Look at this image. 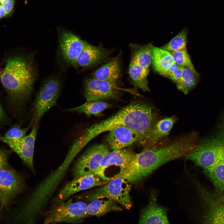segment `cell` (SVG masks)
<instances>
[{
  "instance_id": "obj_26",
  "label": "cell",
  "mask_w": 224,
  "mask_h": 224,
  "mask_svg": "<svg viewBox=\"0 0 224 224\" xmlns=\"http://www.w3.org/2000/svg\"><path fill=\"white\" fill-rule=\"evenodd\" d=\"M199 78V74L195 73L186 67H184L182 76L176 83L177 88L186 95L196 85Z\"/></svg>"
},
{
  "instance_id": "obj_18",
  "label": "cell",
  "mask_w": 224,
  "mask_h": 224,
  "mask_svg": "<svg viewBox=\"0 0 224 224\" xmlns=\"http://www.w3.org/2000/svg\"><path fill=\"white\" fill-rule=\"evenodd\" d=\"M175 122L174 117H167L156 121L141 144L144 150L156 147L158 142L167 136Z\"/></svg>"
},
{
  "instance_id": "obj_39",
  "label": "cell",
  "mask_w": 224,
  "mask_h": 224,
  "mask_svg": "<svg viewBox=\"0 0 224 224\" xmlns=\"http://www.w3.org/2000/svg\"><path fill=\"white\" fill-rule=\"evenodd\" d=\"M1 0H0V3L1 2Z\"/></svg>"
},
{
  "instance_id": "obj_10",
  "label": "cell",
  "mask_w": 224,
  "mask_h": 224,
  "mask_svg": "<svg viewBox=\"0 0 224 224\" xmlns=\"http://www.w3.org/2000/svg\"><path fill=\"white\" fill-rule=\"evenodd\" d=\"M84 95L86 102L115 100L119 97V88L116 84L94 78H88L84 82Z\"/></svg>"
},
{
  "instance_id": "obj_28",
  "label": "cell",
  "mask_w": 224,
  "mask_h": 224,
  "mask_svg": "<svg viewBox=\"0 0 224 224\" xmlns=\"http://www.w3.org/2000/svg\"><path fill=\"white\" fill-rule=\"evenodd\" d=\"M187 30L184 28L169 42L161 48L169 52L181 50L186 48Z\"/></svg>"
},
{
  "instance_id": "obj_25",
  "label": "cell",
  "mask_w": 224,
  "mask_h": 224,
  "mask_svg": "<svg viewBox=\"0 0 224 224\" xmlns=\"http://www.w3.org/2000/svg\"><path fill=\"white\" fill-rule=\"evenodd\" d=\"M149 72V68L141 67L131 62L128 73L133 84L144 91H149L147 77Z\"/></svg>"
},
{
  "instance_id": "obj_36",
  "label": "cell",
  "mask_w": 224,
  "mask_h": 224,
  "mask_svg": "<svg viewBox=\"0 0 224 224\" xmlns=\"http://www.w3.org/2000/svg\"><path fill=\"white\" fill-rule=\"evenodd\" d=\"M216 199L217 202H224V193L218 197H216Z\"/></svg>"
},
{
  "instance_id": "obj_16",
  "label": "cell",
  "mask_w": 224,
  "mask_h": 224,
  "mask_svg": "<svg viewBox=\"0 0 224 224\" xmlns=\"http://www.w3.org/2000/svg\"><path fill=\"white\" fill-rule=\"evenodd\" d=\"M109 132L105 141L113 150L125 148L141 140L137 133L126 127H116Z\"/></svg>"
},
{
  "instance_id": "obj_5",
  "label": "cell",
  "mask_w": 224,
  "mask_h": 224,
  "mask_svg": "<svg viewBox=\"0 0 224 224\" xmlns=\"http://www.w3.org/2000/svg\"><path fill=\"white\" fill-rule=\"evenodd\" d=\"M87 205L83 201L74 202L72 199L54 204L45 213L43 224L80 223L88 217L86 212Z\"/></svg>"
},
{
  "instance_id": "obj_37",
  "label": "cell",
  "mask_w": 224,
  "mask_h": 224,
  "mask_svg": "<svg viewBox=\"0 0 224 224\" xmlns=\"http://www.w3.org/2000/svg\"><path fill=\"white\" fill-rule=\"evenodd\" d=\"M2 70L0 69V81L1 76V74L2 73Z\"/></svg>"
},
{
  "instance_id": "obj_20",
  "label": "cell",
  "mask_w": 224,
  "mask_h": 224,
  "mask_svg": "<svg viewBox=\"0 0 224 224\" xmlns=\"http://www.w3.org/2000/svg\"><path fill=\"white\" fill-rule=\"evenodd\" d=\"M119 60L118 56L102 66L93 74V78L116 84L120 76Z\"/></svg>"
},
{
  "instance_id": "obj_8",
  "label": "cell",
  "mask_w": 224,
  "mask_h": 224,
  "mask_svg": "<svg viewBox=\"0 0 224 224\" xmlns=\"http://www.w3.org/2000/svg\"><path fill=\"white\" fill-rule=\"evenodd\" d=\"M134 154L125 148L110 152L102 159L96 174L108 181L118 177L125 170Z\"/></svg>"
},
{
  "instance_id": "obj_17",
  "label": "cell",
  "mask_w": 224,
  "mask_h": 224,
  "mask_svg": "<svg viewBox=\"0 0 224 224\" xmlns=\"http://www.w3.org/2000/svg\"><path fill=\"white\" fill-rule=\"evenodd\" d=\"M86 43L70 32H63L60 39V46L65 60L74 65Z\"/></svg>"
},
{
  "instance_id": "obj_35",
  "label": "cell",
  "mask_w": 224,
  "mask_h": 224,
  "mask_svg": "<svg viewBox=\"0 0 224 224\" xmlns=\"http://www.w3.org/2000/svg\"><path fill=\"white\" fill-rule=\"evenodd\" d=\"M6 16L5 11L2 5H0V19Z\"/></svg>"
},
{
  "instance_id": "obj_1",
  "label": "cell",
  "mask_w": 224,
  "mask_h": 224,
  "mask_svg": "<svg viewBox=\"0 0 224 224\" xmlns=\"http://www.w3.org/2000/svg\"><path fill=\"white\" fill-rule=\"evenodd\" d=\"M198 141V134L194 132L166 146L135 153L126 169L119 177L132 184L139 183L163 165L184 157L196 147Z\"/></svg>"
},
{
  "instance_id": "obj_6",
  "label": "cell",
  "mask_w": 224,
  "mask_h": 224,
  "mask_svg": "<svg viewBox=\"0 0 224 224\" xmlns=\"http://www.w3.org/2000/svg\"><path fill=\"white\" fill-rule=\"evenodd\" d=\"M132 184L126 179L118 177L92 190L86 199L90 202L95 199H110L129 209L132 206L130 195Z\"/></svg>"
},
{
  "instance_id": "obj_31",
  "label": "cell",
  "mask_w": 224,
  "mask_h": 224,
  "mask_svg": "<svg viewBox=\"0 0 224 224\" xmlns=\"http://www.w3.org/2000/svg\"><path fill=\"white\" fill-rule=\"evenodd\" d=\"M15 2V0H1V3L5 10L6 16L12 14Z\"/></svg>"
},
{
  "instance_id": "obj_38",
  "label": "cell",
  "mask_w": 224,
  "mask_h": 224,
  "mask_svg": "<svg viewBox=\"0 0 224 224\" xmlns=\"http://www.w3.org/2000/svg\"><path fill=\"white\" fill-rule=\"evenodd\" d=\"M2 199V196L1 193L0 192V200L1 201Z\"/></svg>"
},
{
  "instance_id": "obj_4",
  "label": "cell",
  "mask_w": 224,
  "mask_h": 224,
  "mask_svg": "<svg viewBox=\"0 0 224 224\" xmlns=\"http://www.w3.org/2000/svg\"><path fill=\"white\" fill-rule=\"evenodd\" d=\"M217 131L198 141L184 157L202 167L204 171L212 167L224 155V114Z\"/></svg>"
},
{
  "instance_id": "obj_15",
  "label": "cell",
  "mask_w": 224,
  "mask_h": 224,
  "mask_svg": "<svg viewBox=\"0 0 224 224\" xmlns=\"http://www.w3.org/2000/svg\"><path fill=\"white\" fill-rule=\"evenodd\" d=\"M24 187L22 179L14 170L7 168L0 169V192L3 204L20 193Z\"/></svg>"
},
{
  "instance_id": "obj_19",
  "label": "cell",
  "mask_w": 224,
  "mask_h": 224,
  "mask_svg": "<svg viewBox=\"0 0 224 224\" xmlns=\"http://www.w3.org/2000/svg\"><path fill=\"white\" fill-rule=\"evenodd\" d=\"M109 53L107 50L101 47L86 43L74 65L83 67L92 66L105 59Z\"/></svg>"
},
{
  "instance_id": "obj_24",
  "label": "cell",
  "mask_w": 224,
  "mask_h": 224,
  "mask_svg": "<svg viewBox=\"0 0 224 224\" xmlns=\"http://www.w3.org/2000/svg\"><path fill=\"white\" fill-rule=\"evenodd\" d=\"M152 45L151 43L143 45L130 44L132 51L131 62L143 67L149 68L152 62Z\"/></svg>"
},
{
  "instance_id": "obj_29",
  "label": "cell",
  "mask_w": 224,
  "mask_h": 224,
  "mask_svg": "<svg viewBox=\"0 0 224 224\" xmlns=\"http://www.w3.org/2000/svg\"><path fill=\"white\" fill-rule=\"evenodd\" d=\"M170 52L175 63L177 64L187 67L195 73H198L192 63L187 48L180 51Z\"/></svg>"
},
{
  "instance_id": "obj_13",
  "label": "cell",
  "mask_w": 224,
  "mask_h": 224,
  "mask_svg": "<svg viewBox=\"0 0 224 224\" xmlns=\"http://www.w3.org/2000/svg\"><path fill=\"white\" fill-rule=\"evenodd\" d=\"M157 194L155 190L150 191L149 203L141 209L138 224H170L168 217L169 208L158 203Z\"/></svg>"
},
{
  "instance_id": "obj_21",
  "label": "cell",
  "mask_w": 224,
  "mask_h": 224,
  "mask_svg": "<svg viewBox=\"0 0 224 224\" xmlns=\"http://www.w3.org/2000/svg\"><path fill=\"white\" fill-rule=\"evenodd\" d=\"M118 203L110 199H95L88 204L86 212L88 216H94L100 217L106 213L114 211H121L122 208Z\"/></svg>"
},
{
  "instance_id": "obj_22",
  "label": "cell",
  "mask_w": 224,
  "mask_h": 224,
  "mask_svg": "<svg viewBox=\"0 0 224 224\" xmlns=\"http://www.w3.org/2000/svg\"><path fill=\"white\" fill-rule=\"evenodd\" d=\"M151 50L154 68L160 74L164 75L175 63L172 56L170 52L152 45Z\"/></svg>"
},
{
  "instance_id": "obj_30",
  "label": "cell",
  "mask_w": 224,
  "mask_h": 224,
  "mask_svg": "<svg viewBox=\"0 0 224 224\" xmlns=\"http://www.w3.org/2000/svg\"><path fill=\"white\" fill-rule=\"evenodd\" d=\"M30 126L26 128H21L14 126L10 128L2 136H0V141L14 140L21 138L26 136Z\"/></svg>"
},
{
  "instance_id": "obj_3",
  "label": "cell",
  "mask_w": 224,
  "mask_h": 224,
  "mask_svg": "<svg viewBox=\"0 0 224 224\" xmlns=\"http://www.w3.org/2000/svg\"><path fill=\"white\" fill-rule=\"evenodd\" d=\"M35 75L31 66L25 58L16 55L7 59L0 81L13 103H22L29 98L35 80Z\"/></svg>"
},
{
  "instance_id": "obj_12",
  "label": "cell",
  "mask_w": 224,
  "mask_h": 224,
  "mask_svg": "<svg viewBox=\"0 0 224 224\" xmlns=\"http://www.w3.org/2000/svg\"><path fill=\"white\" fill-rule=\"evenodd\" d=\"M109 181L105 180L96 174L84 175L73 179L67 182L60 190L57 195L53 199L54 204L66 200L75 193L96 186H100Z\"/></svg>"
},
{
  "instance_id": "obj_33",
  "label": "cell",
  "mask_w": 224,
  "mask_h": 224,
  "mask_svg": "<svg viewBox=\"0 0 224 224\" xmlns=\"http://www.w3.org/2000/svg\"><path fill=\"white\" fill-rule=\"evenodd\" d=\"M183 69L184 67L180 66L173 73L168 75L166 77L176 83L181 78L182 75Z\"/></svg>"
},
{
  "instance_id": "obj_14",
  "label": "cell",
  "mask_w": 224,
  "mask_h": 224,
  "mask_svg": "<svg viewBox=\"0 0 224 224\" xmlns=\"http://www.w3.org/2000/svg\"><path fill=\"white\" fill-rule=\"evenodd\" d=\"M38 125L33 127L30 133L23 138L14 140H2L31 169H33V155Z\"/></svg>"
},
{
  "instance_id": "obj_32",
  "label": "cell",
  "mask_w": 224,
  "mask_h": 224,
  "mask_svg": "<svg viewBox=\"0 0 224 224\" xmlns=\"http://www.w3.org/2000/svg\"><path fill=\"white\" fill-rule=\"evenodd\" d=\"M8 155L7 151L0 149V169L7 168Z\"/></svg>"
},
{
  "instance_id": "obj_34",
  "label": "cell",
  "mask_w": 224,
  "mask_h": 224,
  "mask_svg": "<svg viewBox=\"0 0 224 224\" xmlns=\"http://www.w3.org/2000/svg\"><path fill=\"white\" fill-rule=\"evenodd\" d=\"M6 118L5 112L0 104V124L5 120Z\"/></svg>"
},
{
  "instance_id": "obj_7",
  "label": "cell",
  "mask_w": 224,
  "mask_h": 224,
  "mask_svg": "<svg viewBox=\"0 0 224 224\" xmlns=\"http://www.w3.org/2000/svg\"><path fill=\"white\" fill-rule=\"evenodd\" d=\"M61 89V82L57 77H50L43 83L33 103L32 118L30 126L33 127L38 124L43 115L56 105Z\"/></svg>"
},
{
  "instance_id": "obj_9",
  "label": "cell",
  "mask_w": 224,
  "mask_h": 224,
  "mask_svg": "<svg viewBox=\"0 0 224 224\" xmlns=\"http://www.w3.org/2000/svg\"><path fill=\"white\" fill-rule=\"evenodd\" d=\"M110 152L108 146L104 144L90 147L75 163L72 171L73 179L96 174L102 159Z\"/></svg>"
},
{
  "instance_id": "obj_27",
  "label": "cell",
  "mask_w": 224,
  "mask_h": 224,
  "mask_svg": "<svg viewBox=\"0 0 224 224\" xmlns=\"http://www.w3.org/2000/svg\"><path fill=\"white\" fill-rule=\"evenodd\" d=\"M111 106L109 104L103 101L87 102L77 107L71 108L65 110L69 111H75L85 114L87 115L97 114Z\"/></svg>"
},
{
  "instance_id": "obj_23",
  "label": "cell",
  "mask_w": 224,
  "mask_h": 224,
  "mask_svg": "<svg viewBox=\"0 0 224 224\" xmlns=\"http://www.w3.org/2000/svg\"><path fill=\"white\" fill-rule=\"evenodd\" d=\"M213 184L216 197L224 193V155L211 169L204 171Z\"/></svg>"
},
{
  "instance_id": "obj_2",
  "label": "cell",
  "mask_w": 224,
  "mask_h": 224,
  "mask_svg": "<svg viewBox=\"0 0 224 224\" xmlns=\"http://www.w3.org/2000/svg\"><path fill=\"white\" fill-rule=\"evenodd\" d=\"M154 107L141 102H133L122 108L107 119L86 129L79 138L83 146L99 134L117 127L129 128L141 138V144L156 121Z\"/></svg>"
},
{
  "instance_id": "obj_11",
  "label": "cell",
  "mask_w": 224,
  "mask_h": 224,
  "mask_svg": "<svg viewBox=\"0 0 224 224\" xmlns=\"http://www.w3.org/2000/svg\"><path fill=\"white\" fill-rule=\"evenodd\" d=\"M213 194L206 188L198 193L203 207L201 215L203 224H224V202L217 201Z\"/></svg>"
}]
</instances>
